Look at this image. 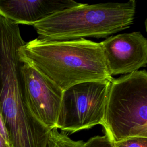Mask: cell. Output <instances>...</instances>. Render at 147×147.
<instances>
[{"instance_id":"6da1fadb","label":"cell","mask_w":147,"mask_h":147,"mask_svg":"<svg viewBox=\"0 0 147 147\" xmlns=\"http://www.w3.org/2000/svg\"><path fill=\"white\" fill-rule=\"evenodd\" d=\"M25 43L18 25L0 14V110L10 147H48L51 130L24 102L18 50Z\"/></svg>"},{"instance_id":"7a4b0ae2","label":"cell","mask_w":147,"mask_h":147,"mask_svg":"<svg viewBox=\"0 0 147 147\" xmlns=\"http://www.w3.org/2000/svg\"><path fill=\"white\" fill-rule=\"evenodd\" d=\"M18 56L21 63L36 69L63 91L80 83L113 79L100 43L86 38L56 41L38 37L21 45Z\"/></svg>"},{"instance_id":"3957f363","label":"cell","mask_w":147,"mask_h":147,"mask_svg":"<svg viewBox=\"0 0 147 147\" xmlns=\"http://www.w3.org/2000/svg\"><path fill=\"white\" fill-rule=\"evenodd\" d=\"M136 1L79 5L56 13L32 26L38 37L56 41L105 38L130 27Z\"/></svg>"},{"instance_id":"277c9868","label":"cell","mask_w":147,"mask_h":147,"mask_svg":"<svg viewBox=\"0 0 147 147\" xmlns=\"http://www.w3.org/2000/svg\"><path fill=\"white\" fill-rule=\"evenodd\" d=\"M101 125L113 142L147 137V72L138 70L113 79Z\"/></svg>"},{"instance_id":"5b68a950","label":"cell","mask_w":147,"mask_h":147,"mask_svg":"<svg viewBox=\"0 0 147 147\" xmlns=\"http://www.w3.org/2000/svg\"><path fill=\"white\" fill-rule=\"evenodd\" d=\"M111 81L85 82L64 90L56 128L74 133L101 125Z\"/></svg>"},{"instance_id":"8992f818","label":"cell","mask_w":147,"mask_h":147,"mask_svg":"<svg viewBox=\"0 0 147 147\" xmlns=\"http://www.w3.org/2000/svg\"><path fill=\"white\" fill-rule=\"evenodd\" d=\"M24 102L29 111L49 129L56 128L63 91L33 67H20Z\"/></svg>"},{"instance_id":"52a82bcc","label":"cell","mask_w":147,"mask_h":147,"mask_svg":"<svg viewBox=\"0 0 147 147\" xmlns=\"http://www.w3.org/2000/svg\"><path fill=\"white\" fill-rule=\"evenodd\" d=\"M100 43L111 77L129 74L146 66L147 40L140 32L111 36Z\"/></svg>"},{"instance_id":"ba28073f","label":"cell","mask_w":147,"mask_h":147,"mask_svg":"<svg viewBox=\"0 0 147 147\" xmlns=\"http://www.w3.org/2000/svg\"><path fill=\"white\" fill-rule=\"evenodd\" d=\"M80 4L73 0H0V14L17 25H33L56 13Z\"/></svg>"},{"instance_id":"9c48e42d","label":"cell","mask_w":147,"mask_h":147,"mask_svg":"<svg viewBox=\"0 0 147 147\" xmlns=\"http://www.w3.org/2000/svg\"><path fill=\"white\" fill-rule=\"evenodd\" d=\"M84 143L82 140H73L65 132L53 128L50 131L48 147H83Z\"/></svg>"},{"instance_id":"30bf717a","label":"cell","mask_w":147,"mask_h":147,"mask_svg":"<svg viewBox=\"0 0 147 147\" xmlns=\"http://www.w3.org/2000/svg\"><path fill=\"white\" fill-rule=\"evenodd\" d=\"M114 147H147V137H133L114 142Z\"/></svg>"},{"instance_id":"8fae6325","label":"cell","mask_w":147,"mask_h":147,"mask_svg":"<svg viewBox=\"0 0 147 147\" xmlns=\"http://www.w3.org/2000/svg\"><path fill=\"white\" fill-rule=\"evenodd\" d=\"M83 147H114L113 142L106 135L96 136L84 142Z\"/></svg>"},{"instance_id":"7c38bea8","label":"cell","mask_w":147,"mask_h":147,"mask_svg":"<svg viewBox=\"0 0 147 147\" xmlns=\"http://www.w3.org/2000/svg\"><path fill=\"white\" fill-rule=\"evenodd\" d=\"M0 133L2 134V136L9 141V137L7 131L6 130V128L5 127V122L3 121V118L1 113V111L0 110Z\"/></svg>"},{"instance_id":"4fadbf2b","label":"cell","mask_w":147,"mask_h":147,"mask_svg":"<svg viewBox=\"0 0 147 147\" xmlns=\"http://www.w3.org/2000/svg\"><path fill=\"white\" fill-rule=\"evenodd\" d=\"M0 147H10L9 142L0 133Z\"/></svg>"}]
</instances>
